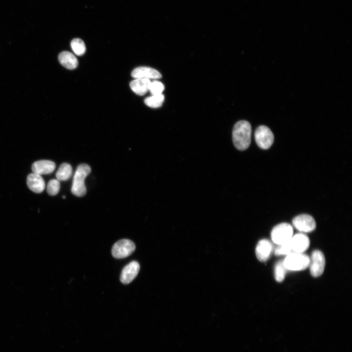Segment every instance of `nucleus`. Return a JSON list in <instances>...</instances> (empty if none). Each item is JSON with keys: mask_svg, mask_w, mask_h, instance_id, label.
I'll list each match as a JSON object with an SVG mask.
<instances>
[{"mask_svg": "<svg viewBox=\"0 0 352 352\" xmlns=\"http://www.w3.org/2000/svg\"><path fill=\"white\" fill-rule=\"evenodd\" d=\"M251 132V126L248 121L241 120L235 124L232 131V139L238 150L243 151L249 147Z\"/></svg>", "mask_w": 352, "mask_h": 352, "instance_id": "nucleus-1", "label": "nucleus"}, {"mask_svg": "<svg viewBox=\"0 0 352 352\" xmlns=\"http://www.w3.org/2000/svg\"><path fill=\"white\" fill-rule=\"evenodd\" d=\"M91 168L87 164L79 165L74 174L71 187L72 193L77 197H82L86 193L85 179L90 173Z\"/></svg>", "mask_w": 352, "mask_h": 352, "instance_id": "nucleus-2", "label": "nucleus"}, {"mask_svg": "<svg viewBox=\"0 0 352 352\" xmlns=\"http://www.w3.org/2000/svg\"><path fill=\"white\" fill-rule=\"evenodd\" d=\"M309 263V257L303 253H290L284 260L286 268L292 271L304 270L308 267Z\"/></svg>", "mask_w": 352, "mask_h": 352, "instance_id": "nucleus-3", "label": "nucleus"}, {"mask_svg": "<svg viewBox=\"0 0 352 352\" xmlns=\"http://www.w3.org/2000/svg\"><path fill=\"white\" fill-rule=\"evenodd\" d=\"M293 228L288 223H281L273 227L271 232L272 241L280 245L288 242L293 236Z\"/></svg>", "mask_w": 352, "mask_h": 352, "instance_id": "nucleus-4", "label": "nucleus"}, {"mask_svg": "<svg viewBox=\"0 0 352 352\" xmlns=\"http://www.w3.org/2000/svg\"><path fill=\"white\" fill-rule=\"evenodd\" d=\"M255 139L258 146L261 149H267L272 145L274 135L267 126L261 125L255 132Z\"/></svg>", "mask_w": 352, "mask_h": 352, "instance_id": "nucleus-5", "label": "nucleus"}, {"mask_svg": "<svg viewBox=\"0 0 352 352\" xmlns=\"http://www.w3.org/2000/svg\"><path fill=\"white\" fill-rule=\"evenodd\" d=\"M135 249V245L133 242L128 239H122L114 243L111 249L113 257L122 259L131 255Z\"/></svg>", "mask_w": 352, "mask_h": 352, "instance_id": "nucleus-6", "label": "nucleus"}, {"mask_svg": "<svg viewBox=\"0 0 352 352\" xmlns=\"http://www.w3.org/2000/svg\"><path fill=\"white\" fill-rule=\"evenodd\" d=\"M309 266L310 274L313 277H318L323 274L325 266V258L321 251L315 250L312 252Z\"/></svg>", "mask_w": 352, "mask_h": 352, "instance_id": "nucleus-7", "label": "nucleus"}, {"mask_svg": "<svg viewBox=\"0 0 352 352\" xmlns=\"http://www.w3.org/2000/svg\"><path fill=\"white\" fill-rule=\"evenodd\" d=\"M292 224L298 231L308 233L316 228V222L312 217L308 214H301L293 218Z\"/></svg>", "mask_w": 352, "mask_h": 352, "instance_id": "nucleus-8", "label": "nucleus"}, {"mask_svg": "<svg viewBox=\"0 0 352 352\" xmlns=\"http://www.w3.org/2000/svg\"><path fill=\"white\" fill-rule=\"evenodd\" d=\"M289 243L293 252L303 253L309 247L310 241L306 235L298 233L292 237Z\"/></svg>", "mask_w": 352, "mask_h": 352, "instance_id": "nucleus-9", "label": "nucleus"}, {"mask_svg": "<svg viewBox=\"0 0 352 352\" xmlns=\"http://www.w3.org/2000/svg\"><path fill=\"white\" fill-rule=\"evenodd\" d=\"M140 265L136 261H132L122 269L120 275V281L124 284L131 283L137 275Z\"/></svg>", "mask_w": 352, "mask_h": 352, "instance_id": "nucleus-10", "label": "nucleus"}, {"mask_svg": "<svg viewBox=\"0 0 352 352\" xmlns=\"http://www.w3.org/2000/svg\"><path fill=\"white\" fill-rule=\"evenodd\" d=\"M273 251L271 242L266 239L260 240L255 249L256 257L260 262H265L270 257Z\"/></svg>", "mask_w": 352, "mask_h": 352, "instance_id": "nucleus-11", "label": "nucleus"}, {"mask_svg": "<svg viewBox=\"0 0 352 352\" xmlns=\"http://www.w3.org/2000/svg\"><path fill=\"white\" fill-rule=\"evenodd\" d=\"M131 75L136 79H157L162 77L160 73L157 70L147 66H139L135 68L132 71Z\"/></svg>", "mask_w": 352, "mask_h": 352, "instance_id": "nucleus-12", "label": "nucleus"}, {"mask_svg": "<svg viewBox=\"0 0 352 352\" xmlns=\"http://www.w3.org/2000/svg\"><path fill=\"white\" fill-rule=\"evenodd\" d=\"M56 165L54 162L48 160H41L33 163L32 170L39 175L49 174L53 172Z\"/></svg>", "mask_w": 352, "mask_h": 352, "instance_id": "nucleus-13", "label": "nucleus"}, {"mask_svg": "<svg viewBox=\"0 0 352 352\" xmlns=\"http://www.w3.org/2000/svg\"><path fill=\"white\" fill-rule=\"evenodd\" d=\"M27 185L32 191L36 193L42 192L45 188V182L43 177L34 173L27 176Z\"/></svg>", "mask_w": 352, "mask_h": 352, "instance_id": "nucleus-14", "label": "nucleus"}, {"mask_svg": "<svg viewBox=\"0 0 352 352\" xmlns=\"http://www.w3.org/2000/svg\"><path fill=\"white\" fill-rule=\"evenodd\" d=\"M150 79L136 78L130 84L132 90L136 94L142 96L146 94L149 89L151 83Z\"/></svg>", "mask_w": 352, "mask_h": 352, "instance_id": "nucleus-15", "label": "nucleus"}, {"mask_svg": "<svg viewBox=\"0 0 352 352\" xmlns=\"http://www.w3.org/2000/svg\"><path fill=\"white\" fill-rule=\"evenodd\" d=\"M60 64L68 69H74L77 67L78 61L76 57L68 51H63L58 56Z\"/></svg>", "mask_w": 352, "mask_h": 352, "instance_id": "nucleus-16", "label": "nucleus"}, {"mask_svg": "<svg viewBox=\"0 0 352 352\" xmlns=\"http://www.w3.org/2000/svg\"><path fill=\"white\" fill-rule=\"evenodd\" d=\"M72 169L71 166L67 163L62 164L57 170L56 176L58 180H68L71 176Z\"/></svg>", "mask_w": 352, "mask_h": 352, "instance_id": "nucleus-17", "label": "nucleus"}, {"mask_svg": "<svg viewBox=\"0 0 352 352\" xmlns=\"http://www.w3.org/2000/svg\"><path fill=\"white\" fill-rule=\"evenodd\" d=\"M164 100V96L162 94L152 95L147 97L145 104L152 108H157L161 106Z\"/></svg>", "mask_w": 352, "mask_h": 352, "instance_id": "nucleus-18", "label": "nucleus"}, {"mask_svg": "<svg viewBox=\"0 0 352 352\" xmlns=\"http://www.w3.org/2000/svg\"><path fill=\"white\" fill-rule=\"evenodd\" d=\"M286 270L284 264V260L277 263L274 268V277L277 282H281L284 280Z\"/></svg>", "mask_w": 352, "mask_h": 352, "instance_id": "nucleus-19", "label": "nucleus"}, {"mask_svg": "<svg viewBox=\"0 0 352 352\" xmlns=\"http://www.w3.org/2000/svg\"><path fill=\"white\" fill-rule=\"evenodd\" d=\"M71 47L74 52L77 55H83L86 51V46L84 42L79 38H75L71 42Z\"/></svg>", "mask_w": 352, "mask_h": 352, "instance_id": "nucleus-20", "label": "nucleus"}, {"mask_svg": "<svg viewBox=\"0 0 352 352\" xmlns=\"http://www.w3.org/2000/svg\"><path fill=\"white\" fill-rule=\"evenodd\" d=\"M164 89V86L161 82L154 80L151 82L149 91L152 95L162 94Z\"/></svg>", "mask_w": 352, "mask_h": 352, "instance_id": "nucleus-21", "label": "nucleus"}, {"mask_svg": "<svg viewBox=\"0 0 352 352\" xmlns=\"http://www.w3.org/2000/svg\"><path fill=\"white\" fill-rule=\"evenodd\" d=\"M60 188L59 181L57 179L50 180L47 185V193L50 196H55L58 194Z\"/></svg>", "mask_w": 352, "mask_h": 352, "instance_id": "nucleus-22", "label": "nucleus"}, {"mask_svg": "<svg viewBox=\"0 0 352 352\" xmlns=\"http://www.w3.org/2000/svg\"><path fill=\"white\" fill-rule=\"evenodd\" d=\"M275 255L276 256L288 255L293 253L291 248L289 241L282 244L278 245L275 249Z\"/></svg>", "mask_w": 352, "mask_h": 352, "instance_id": "nucleus-23", "label": "nucleus"}]
</instances>
